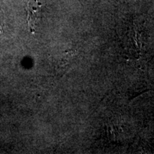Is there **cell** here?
<instances>
[{
  "label": "cell",
  "mask_w": 154,
  "mask_h": 154,
  "mask_svg": "<svg viewBox=\"0 0 154 154\" xmlns=\"http://www.w3.org/2000/svg\"><path fill=\"white\" fill-rule=\"evenodd\" d=\"M42 4L38 0H32L27 3L26 11L27 13V22L29 31L34 33L38 21L41 18Z\"/></svg>",
  "instance_id": "6da1fadb"
}]
</instances>
